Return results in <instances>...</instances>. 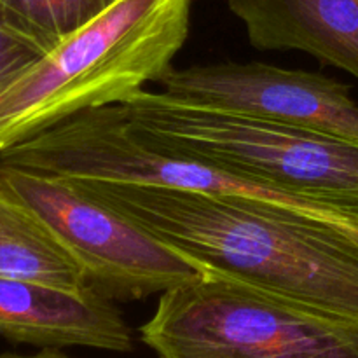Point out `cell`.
<instances>
[{
    "instance_id": "6da1fadb",
    "label": "cell",
    "mask_w": 358,
    "mask_h": 358,
    "mask_svg": "<svg viewBox=\"0 0 358 358\" xmlns=\"http://www.w3.org/2000/svg\"><path fill=\"white\" fill-rule=\"evenodd\" d=\"M206 269L358 324V229L180 189L66 178Z\"/></svg>"
},
{
    "instance_id": "7a4b0ae2",
    "label": "cell",
    "mask_w": 358,
    "mask_h": 358,
    "mask_svg": "<svg viewBox=\"0 0 358 358\" xmlns=\"http://www.w3.org/2000/svg\"><path fill=\"white\" fill-rule=\"evenodd\" d=\"M191 0H115L0 91V154L159 83L184 48Z\"/></svg>"
},
{
    "instance_id": "3957f363",
    "label": "cell",
    "mask_w": 358,
    "mask_h": 358,
    "mask_svg": "<svg viewBox=\"0 0 358 358\" xmlns=\"http://www.w3.org/2000/svg\"><path fill=\"white\" fill-rule=\"evenodd\" d=\"M129 129L163 152L215 164L358 217V143L212 110L143 90L126 101Z\"/></svg>"
},
{
    "instance_id": "277c9868",
    "label": "cell",
    "mask_w": 358,
    "mask_h": 358,
    "mask_svg": "<svg viewBox=\"0 0 358 358\" xmlns=\"http://www.w3.org/2000/svg\"><path fill=\"white\" fill-rule=\"evenodd\" d=\"M140 339L157 358H358V324L212 269L161 294Z\"/></svg>"
},
{
    "instance_id": "5b68a950",
    "label": "cell",
    "mask_w": 358,
    "mask_h": 358,
    "mask_svg": "<svg viewBox=\"0 0 358 358\" xmlns=\"http://www.w3.org/2000/svg\"><path fill=\"white\" fill-rule=\"evenodd\" d=\"M0 182L48 224L77 261L86 287L105 299L161 296L208 271L66 178L0 163Z\"/></svg>"
},
{
    "instance_id": "8992f818",
    "label": "cell",
    "mask_w": 358,
    "mask_h": 358,
    "mask_svg": "<svg viewBox=\"0 0 358 358\" xmlns=\"http://www.w3.org/2000/svg\"><path fill=\"white\" fill-rule=\"evenodd\" d=\"M157 84L185 103L358 143V103L350 86L322 73L222 62L171 66Z\"/></svg>"
},
{
    "instance_id": "52a82bcc",
    "label": "cell",
    "mask_w": 358,
    "mask_h": 358,
    "mask_svg": "<svg viewBox=\"0 0 358 358\" xmlns=\"http://www.w3.org/2000/svg\"><path fill=\"white\" fill-rule=\"evenodd\" d=\"M0 336L38 348H84L128 353L131 329L114 301L80 290L0 276Z\"/></svg>"
},
{
    "instance_id": "ba28073f",
    "label": "cell",
    "mask_w": 358,
    "mask_h": 358,
    "mask_svg": "<svg viewBox=\"0 0 358 358\" xmlns=\"http://www.w3.org/2000/svg\"><path fill=\"white\" fill-rule=\"evenodd\" d=\"M261 51H301L358 80V0H227Z\"/></svg>"
},
{
    "instance_id": "9c48e42d",
    "label": "cell",
    "mask_w": 358,
    "mask_h": 358,
    "mask_svg": "<svg viewBox=\"0 0 358 358\" xmlns=\"http://www.w3.org/2000/svg\"><path fill=\"white\" fill-rule=\"evenodd\" d=\"M0 276L86 289L79 264L48 224L0 182Z\"/></svg>"
},
{
    "instance_id": "30bf717a",
    "label": "cell",
    "mask_w": 358,
    "mask_h": 358,
    "mask_svg": "<svg viewBox=\"0 0 358 358\" xmlns=\"http://www.w3.org/2000/svg\"><path fill=\"white\" fill-rule=\"evenodd\" d=\"M115 0H0V10L37 44H56L93 21Z\"/></svg>"
},
{
    "instance_id": "8fae6325",
    "label": "cell",
    "mask_w": 358,
    "mask_h": 358,
    "mask_svg": "<svg viewBox=\"0 0 358 358\" xmlns=\"http://www.w3.org/2000/svg\"><path fill=\"white\" fill-rule=\"evenodd\" d=\"M42 55L45 49L0 10V91Z\"/></svg>"
},
{
    "instance_id": "7c38bea8",
    "label": "cell",
    "mask_w": 358,
    "mask_h": 358,
    "mask_svg": "<svg viewBox=\"0 0 358 358\" xmlns=\"http://www.w3.org/2000/svg\"><path fill=\"white\" fill-rule=\"evenodd\" d=\"M0 358H70L63 355L59 348H42L35 355H16V353H0Z\"/></svg>"
}]
</instances>
